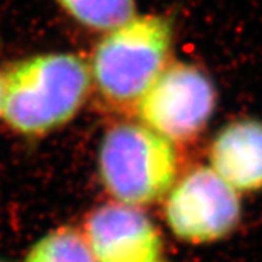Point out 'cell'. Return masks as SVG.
<instances>
[{
    "label": "cell",
    "mask_w": 262,
    "mask_h": 262,
    "mask_svg": "<svg viewBox=\"0 0 262 262\" xmlns=\"http://www.w3.org/2000/svg\"><path fill=\"white\" fill-rule=\"evenodd\" d=\"M79 24L96 31H111L134 18V0H57Z\"/></svg>",
    "instance_id": "obj_8"
},
{
    "label": "cell",
    "mask_w": 262,
    "mask_h": 262,
    "mask_svg": "<svg viewBox=\"0 0 262 262\" xmlns=\"http://www.w3.org/2000/svg\"><path fill=\"white\" fill-rule=\"evenodd\" d=\"M25 262H96L83 234L60 227L46 234L29 251Z\"/></svg>",
    "instance_id": "obj_9"
},
{
    "label": "cell",
    "mask_w": 262,
    "mask_h": 262,
    "mask_svg": "<svg viewBox=\"0 0 262 262\" xmlns=\"http://www.w3.org/2000/svg\"><path fill=\"white\" fill-rule=\"evenodd\" d=\"M210 168L237 192L262 189V121L237 120L215 136Z\"/></svg>",
    "instance_id": "obj_7"
},
{
    "label": "cell",
    "mask_w": 262,
    "mask_h": 262,
    "mask_svg": "<svg viewBox=\"0 0 262 262\" xmlns=\"http://www.w3.org/2000/svg\"><path fill=\"white\" fill-rule=\"evenodd\" d=\"M83 237L96 262H156L162 249L159 230L139 207L113 203L92 210Z\"/></svg>",
    "instance_id": "obj_6"
},
{
    "label": "cell",
    "mask_w": 262,
    "mask_h": 262,
    "mask_svg": "<svg viewBox=\"0 0 262 262\" xmlns=\"http://www.w3.org/2000/svg\"><path fill=\"white\" fill-rule=\"evenodd\" d=\"M98 166L102 185L118 203L139 207L172 189L178 158L173 143L147 125L120 122L105 133Z\"/></svg>",
    "instance_id": "obj_3"
},
{
    "label": "cell",
    "mask_w": 262,
    "mask_h": 262,
    "mask_svg": "<svg viewBox=\"0 0 262 262\" xmlns=\"http://www.w3.org/2000/svg\"><path fill=\"white\" fill-rule=\"evenodd\" d=\"M2 101H3V82L0 77V113H2Z\"/></svg>",
    "instance_id": "obj_10"
},
{
    "label": "cell",
    "mask_w": 262,
    "mask_h": 262,
    "mask_svg": "<svg viewBox=\"0 0 262 262\" xmlns=\"http://www.w3.org/2000/svg\"><path fill=\"white\" fill-rule=\"evenodd\" d=\"M172 27L158 15L134 16L108 34L95 47L92 83L106 102L137 106L168 66Z\"/></svg>",
    "instance_id": "obj_2"
},
{
    "label": "cell",
    "mask_w": 262,
    "mask_h": 262,
    "mask_svg": "<svg viewBox=\"0 0 262 262\" xmlns=\"http://www.w3.org/2000/svg\"><path fill=\"white\" fill-rule=\"evenodd\" d=\"M0 262H2V261H0Z\"/></svg>",
    "instance_id": "obj_12"
},
{
    "label": "cell",
    "mask_w": 262,
    "mask_h": 262,
    "mask_svg": "<svg viewBox=\"0 0 262 262\" xmlns=\"http://www.w3.org/2000/svg\"><path fill=\"white\" fill-rule=\"evenodd\" d=\"M3 82L2 115L13 131L41 136L69 122L88 98L91 70L69 53L29 57L13 64Z\"/></svg>",
    "instance_id": "obj_1"
},
{
    "label": "cell",
    "mask_w": 262,
    "mask_h": 262,
    "mask_svg": "<svg viewBox=\"0 0 262 262\" xmlns=\"http://www.w3.org/2000/svg\"><path fill=\"white\" fill-rule=\"evenodd\" d=\"M213 80L187 63L166 66L137 105L141 122L172 143L198 137L215 110Z\"/></svg>",
    "instance_id": "obj_4"
},
{
    "label": "cell",
    "mask_w": 262,
    "mask_h": 262,
    "mask_svg": "<svg viewBox=\"0 0 262 262\" xmlns=\"http://www.w3.org/2000/svg\"><path fill=\"white\" fill-rule=\"evenodd\" d=\"M172 233L181 241L203 245L217 242L241 222L242 204L237 191L211 168L188 172L172 188L165 206Z\"/></svg>",
    "instance_id": "obj_5"
},
{
    "label": "cell",
    "mask_w": 262,
    "mask_h": 262,
    "mask_svg": "<svg viewBox=\"0 0 262 262\" xmlns=\"http://www.w3.org/2000/svg\"><path fill=\"white\" fill-rule=\"evenodd\" d=\"M156 262H160V261H156Z\"/></svg>",
    "instance_id": "obj_11"
}]
</instances>
